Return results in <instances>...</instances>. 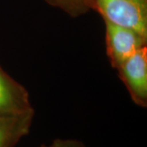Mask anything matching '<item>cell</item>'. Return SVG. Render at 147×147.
I'll use <instances>...</instances> for the list:
<instances>
[{"label": "cell", "mask_w": 147, "mask_h": 147, "mask_svg": "<svg viewBox=\"0 0 147 147\" xmlns=\"http://www.w3.org/2000/svg\"><path fill=\"white\" fill-rule=\"evenodd\" d=\"M34 112L0 115V147H13L26 135L31 124Z\"/></svg>", "instance_id": "obj_5"}, {"label": "cell", "mask_w": 147, "mask_h": 147, "mask_svg": "<svg viewBox=\"0 0 147 147\" xmlns=\"http://www.w3.org/2000/svg\"><path fill=\"white\" fill-rule=\"evenodd\" d=\"M40 147H84L81 143L70 140H56L51 144Z\"/></svg>", "instance_id": "obj_6"}, {"label": "cell", "mask_w": 147, "mask_h": 147, "mask_svg": "<svg viewBox=\"0 0 147 147\" xmlns=\"http://www.w3.org/2000/svg\"><path fill=\"white\" fill-rule=\"evenodd\" d=\"M106 40L111 62L119 67L142 47L146 38L133 30L106 22Z\"/></svg>", "instance_id": "obj_2"}, {"label": "cell", "mask_w": 147, "mask_h": 147, "mask_svg": "<svg viewBox=\"0 0 147 147\" xmlns=\"http://www.w3.org/2000/svg\"><path fill=\"white\" fill-rule=\"evenodd\" d=\"M106 22L133 30L146 38L147 0H93Z\"/></svg>", "instance_id": "obj_1"}, {"label": "cell", "mask_w": 147, "mask_h": 147, "mask_svg": "<svg viewBox=\"0 0 147 147\" xmlns=\"http://www.w3.org/2000/svg\"><path fill=\"white\" fill-rule=\"evenodd\" d=\"M133 100L144 105L147 98V49L142 47L119 66Z\"/></svg>", "instance_id": "obj_3"}, {"label": "cell", "mask_w": 147, "mask_h": 147, "mask_svg": "<svg viewBox=\"0 0 147 147\" xmlns=\"http://www.w3.org/2000/svg\"><path fill=\"white\" fill-rule=\"evenodd\" d=\"M30 110L26 90L0 65V115L19 114Z\"/></svg>", "instance_id": "obj_4"}]
</instances>
